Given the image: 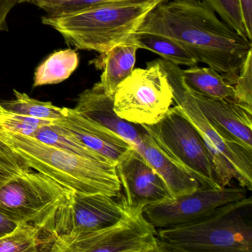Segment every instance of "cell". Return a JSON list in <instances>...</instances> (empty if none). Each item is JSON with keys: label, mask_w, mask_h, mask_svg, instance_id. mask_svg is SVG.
Returning <instances> with one entry per match:
<instances>
[{"label": "cell", "mask_w": 252, "mask_h": 252, "mask_svg": "<svg viewBox=\"0 0 252 252\" xmlns=\"http://www.w3.org/2000/svg\"><path fill=\"white\" fill-rule=\"evenodd\" d=\"M135 33L169 38L188 50L197 63L222 75L233 85L252 41L233 30L202 0H173L158 4Z\"/></svg>", "instance_id": "6da1fadb"}, {"label": "cell", "mask_w": 252, "mask_h": 252, "mask_svg": "<svg viewBox=\"0 0 252 252\" xmlns=\"http://www.w3.org/2000/svg\"><path fill=\"white\" fill-rule=\"evenodd\" d=\"M0 140L21 156L31 169L77 194L122 196L121 181L113 163L83 157L6 129H0Z\"/></svg>", "instance_id": "7a4b0ae2"}, {"label": "cell", "mask_w": 252, "mask_h": 252, "mask_svg": "<svg viewBox=\"0 0 252 252\" xmlns=\"http://www.w3.org/2000/svg\"><path fill=\"white\" fill-rule=\"evenodd\" d=\"M252 197L184 225L158 228L160 252H252Z\"/></svg>", "instance_id": "3957f363"}, {"label": "cell", "mask_w": 252, "mask_h": 252, "mask_svg": "<svg viewBox=\"0 0 252 252\" xmlns=\"http://www.w3.org/2000/svg\"><path fill=\"white\" fill-rule=\"evenodd\" d=\"M158 4L152 1L106 4L75 12L48 14L42 22L60 33L67 45L104 54L127 40Z\"/></svg>", "instance_id": "277c9868"}, {"label": "cell", "mask_w": 252, "mask_h": 252, "mask_svg": "<svg viewBox=\"0 0 252 252\" xmlns=\"http://www.w3.org/2000/svg\"><path fill=\"white\" fill-rule=\"evenodd\" d=\"M157 60L172 88L173 101L194 125L212 157L217 180L222 187L236 179L240 187L252 191V153L239 144L224 140L209 123L186 86L181 69L163 59Z\"/></svg>", "instance_id": "5b68a950"}, {"label": "cell", "mask_w": 252, "mask_h": 252, "mask_svg": "<svg viewBox=\"0 0 252 252\" xmlns=\"http://www.w3.org/2000/svg\"><path fill=\"white\" fill-rule=\"evenodd\" d=\"M74 191L31 169L0 189V211L17 222H26L50 236L60 211Z\"/></svg>", "instance_id": "8992f818"}, {"label": "cell", "mask_w": 252, "mask_h": 252, "mask_svg": "<svg viewBox=\"0 0 252 252\" xmlns=\"http://www.w3.org/2000/svg\"><path fill=\"white\" fill-rule=\"evenodd\" d=\"M48 252H160L158 231L144 210L127 209L113 225L94 231L68 233L51 237Z\"/></svg>", "instance_id": "52a82bcc"}, {"label": "cell", "mask_w": 252, "mask_h": 252, "mask_svg": "<svg viewBox=\"0 0 252 252\" xmlns=\"http://www.w3.org/2000/svg\"><path fill=\"white\" fill-rule=\"evenodd\" d=\"M158 145L198 182L200 188L220 189L212 157L194 125L178 105L153 125H142Z\"/></svg>", "instance_id": "ba28073f"}, {"label": "cell", "mask_w": 252, "mask_h": 252, "mask_svg": "<svg viewBox=\"0 0 252 252\" xmlns=\"http://www.w3.org/2000/svg\"><path fill=\"white\" fill-rule=\"evenodd\" d=\"M169 81L157 60L147 68L134 69L114 94V110L124 120L138 125H153L163 119L173 103Z\"/></svg>", "instance_id": "9c48e42d"}, {"label": "cell", "mask_w": 252, "mask_h": 252, "mask_svg": "<svg viewBox=\"0 0 252 252\" xmlns=\"http://www.w3.org/2000/svg\"><path fill=\"white\" fill-rule=\"evenodd\" d=\"M247 191L240 186L220 189L199 187L194 192L172 201L146 206L144 215L158 229L178 226L195 220L226 203L245 198Z\"/></svg>", "instance_id": "30bf717a"}, {"label": "cell", "mask_w": 252, "mask_h": 252, "mask_svg": "<svg viewBox=\"0 0 252 252\" xmlns=\"http://www.w3.org/2000/svg\"><path fill=\"white\" fill-rule=\"evenodd\" d=\"M105 194L73 192L70 201L60 211L49 237L81 231H94L113 225L123 218L128 208Z\"/></svg>", "instance_id": "8fae6325"}, {"label": "cell", "mask_w": 252, "mask_h": 252, "mask_svg": "<svg viewBox=\"0 0 252 252\" xmlns=\"http://www.w3.org/2000/svg\"><path fill=\"white\" fill-rule=\"evenodd\" d=\"M116 171L125 193L122 200L131 210L175 199L163 178L135 147L119 160Z\"/></svg>", "instance_id": "7c38bea8"}, {"label": "cell", "mask_w": 252, "mask_h": 252, "mask_svg": "<svg viewBox=\"0 0 252 252\" xmlns=\"http://www.w3.org/2000/svg\"><path fill=\"white\" fill-rule=\"evenodd\" d=\"M191 94L202 113L224 140L252 153V114L236 103Z\"/></svg>", "instance_id": "4fadbf2b"}, {"label": "cell", "mask_w": 252, "mask_h": 252, "mask_svg": "<svg viewBox=\"0 0 252 252\" xmlns=\"http://www.w3.org/2000/svg\"><path fill=\"white\" fill-rule=\"evenodd\" d=\"M54 123L73 134L91 150L110 163L117 164L133 146L113 131L98 125L76 111L67 108V116Z\"/></svg>", "instance_id": "5bb4252c"}, {"label": "cell", "mask_w": 252, "mask_h": 252, "mask_svg": "<svg viewBox=\"0 0 252 252\" xmlns=\"http://www.w3.org/2000/svg\"><path fill=\"white\" fill-rule=\"evenodd\" d=\"M74 109L82 116L113 131L135 149L141 143V125L129 123L116 114L114 95L106 94L98 82L79 95Z\"/></svg>", "instance_id": "9a60e30c"}, {"label": "cell", "mask_w": 252, "mask_h": 252, "mask_svg": "<svg viewBox=\"0 0 252 252\" xmlns=\"http://www.w3.org/2000/svg\"><path fill=\"white\" fill-rule=\"evenodd\" d=\"M141 141L136 150L163 178L173 197L176 198L196 191L198 182L158 145L144 126L141 125Z\"/></svg>", "instance_id": "2e32d148"}, {"label": "cell", "mask_w": 252, "mask_h": 252, "mask_svg": "<svg viewBox=\"0 0 252 252\" xmlns=\"http://www.w3.org/2000/svg\"><path fill=\"white\" fill-rule=\"evenodd\" d=\"M138 50L129 38L94 61L97 69L103 70L98 83L106 94L114 95L119 84L133 71Z\"/></svg>", "instance_id": "e0dca14e"}, {"label": "cell", "mask_w": 252, "mask_h": 252, "mask_svg": "<svg viewBox=\"0 0 252 252\" xmlns=\"http://www.w3.org/2000/svg\"><path fill=\"white\" fill-rule=\"evenodd\" d=\"M181 72L183 81L190 92L236 103L234 87L214 69L194 65L187 70L181 69Z\"/></svg>", "instance_id": "ac0fdd59"}, {"label": "cell", "mask_w": 252, "mask_h": 252, "mask_svg": "<svg viewBox=\"0 0 252 252\" xmlns=\"http://www.w3.org/2000/svg\"><path fill=\"white\" fill-rule=\"evenodd\" d=\"M79 64V55L74 50L69 48L56 51L36 68L33 77V87L63 82L73 74Z\"/></svg>", "instance_id": "d6986e66"}, {"label": "cell", "mask_w": 252, "mask_h": 252, "mask_svg": "<svg viewBox=\"0 0 252 252\" xmlns=\"http://www.w3.org/2000/svg\"><path fill=\"white\" fill-rule=\"evenodd\" d=\"M138 49L147 50L175 65H197V61L184 46L169 38L158 35L135 33L129 37Z\"/></svg>", "instance_id": "ffe728a7"}, {"label": "cell", "mask_w": 252, "mask_h": 252, "mask_svg": "<svg viewBox=\"0 0 252 252\" xmlns=\"http://www.w3.org/2000/svg\"><path fill=\"white\" fill-rule=\"evenodd\" d=\"M37 227L26 222H19L13 231L0 237V252H36L48 250L49 237Z\"/></svg>", "instance_id": "44dd1931"}, {"label": "cell", "mask_w": 252, "mask_h": 252, "mask_svg": "<svg viewBox=\"0 0 252 252\" xmlns=\"http://www.w3.org/2000/svg\"><path fill=\"white\" fill-rule=\"evenodd\" d=\"M32 137L48 145L75 153L88 158L110 163L101 155L91 150L89 147L81 142L75 135L70 133L67 129L55 125L54 122L53 123L40 126Z\"/></svg>", "instance_id": "7402d4cb"}, {"label": "cell", "mask_w": 252, "mask_h": 252, "mask_svg": "<svg viewBox=\"0 0 252 252\" xmlns=\"http://www.w3.org/2000/svg\"><path fill=\"white\" fill-rule=\"evenodd\" d=\"M14 99L0 101V104L11 111L43 120H59L67 116V107H57L49 101H39L17 90H14Z\"/></svg>", "instance_id": "603a6c76"}, {"label": "cell", "mask_w": 252, "mask_h": 252, "mask_svg": "<svg viewBox=\"0 0 252 252\" xmlns=\"http://www.w3.org/2000/svg\"><path fill=\"white\" fill-rule=\"evenodd\" d=\"M148 1L151 0H34L33 2L48 14H61L106 4L143 3Z\"/></svg>", "instance_id": "cb8c5ba5"}, {"label": "cell", "mask_w": 252, "mask_h": 252, "mask_svg": "<svg viewBox=\"0 0 252 252\" xmlns=\"http://www.w3.org/2000/svg\"><path fill=\"white\" fill-rule=\"evenodd\" d=\"M221 20L243 37L252 41L245 26L240 0H202Z\"/></svg>", "instance_id": "d4e9b609"}, {"label": "cell", "mask_w": 252, "mask_h": 252, "mask_svg": "<svg viewBox=\"0 0 252 252\" xmlns=\"http://www.w3.org/2000/svg\"><path fill=\"white\" fill-rule=\"evenodd\" d=\"M54 121L33 119L11 111L0 104V129L32 137L40 126Z\"/></svg>", "instance_id": "484cf974"}, {"label": "cell", "mask_w": 252, "mask_h": 252, "mask_svg": "<svg viewBox=\"0 0 252 252\" xmlns=\"http://www.w3.org/2000/svg\"><path fill=\"white\" fill-rule=\"evenodd\" d=\"M31 169L21 156L0 140V189Z\"/></svg>", "instance_id": "4316f807"}, {"label": "cell", "mask_w": 252, "mask_h": 252, "mask_svg": "<svg viewBox=\"0 0 252 252\" xmlns=\"http://www.w3.org/2000/svg\"><path fill=\"white\" fill-rule=\"evenodd\" d=\"M233 87L236 103L252 114V51L248 55Z\"/></svg>", "instance_id": "83f0119b"}, {"label": "cell", "mask_w": 252, "mask_h": 252, "mask_svg": "<svg viewBox=\"0 0 252 252\" xmlns=\"http://www.w3.org/2000/svg\"><path fill=\"white\" fill-rule=\"evenodd\" d=\"M17 2L16 0H0V32L8 30L7 18Z\"/></svg>", "instance_id": "f1b7e54d"}, {"label": "cell", "mask_w": 252, "mask_h": 252, "mask_svg": "<svg viewBox=\"0 0 252 252\" xmlns=\"http://www.w3.org/2000/svg\"><path fill=\"white\" fill-rule=\"evenodd\" d=\"M245 26L252 37V0H240Z\"/></svg>", "instance_id": "f546056e"}, {"label": "cell", "mask_w": 252, "mask_h": 252, "mask_svg": "<svg viewBox=\"0 0 252 252\" xmlns=\"http://www.w3.org/2000/svg\"><path fill=\"white\" fill-rule=\"evenodd\" d=\"M18 222L0 211V234H8L15 228Z\"/></svg>", "instance_id": "4dcf8cb0"}, {"label": "cell", "mask_w": 252, "mask_h": 252, "mask_svg": "<svg viewBox=\"0 0 252 252\" xmlns=\"http://www.w3.org/2000/svg\"><path fill=\"white\" fill-rule=\"evenodd\" d=\"M17 2H34V0H16Z\"/></svg>", "instance_id": "1f68e13d"}, {"label": "cell", "mask_w": 252, "mask_h": 252, "mask_svg": "<svg viewBox=\"0 0 252 252\" xmlns=\"http://www.w3.org/2000/svg\"><path fill=\"white\" fill-rule=\"evenodd\" d=\"M151 1H153V2H158V3H162V2H166V0H151Z\"/></svg>", "instance_id": "d6a6232c"}, {"label": "cell", "mask_w": 252, "mask_h": 252, "mask_svg": "<svg viewBox=\"0 0 252 252\" xmlns=\"http://www.w3.org/2000/svg\"><path fill=\"white\" fill-rule=\"evenodd\" d=\"M1 236H2V234H0V237H1Z\"/></svg>", "instance_id": "836d02e7"}]
</instances>
